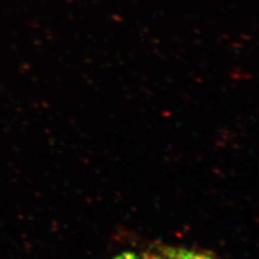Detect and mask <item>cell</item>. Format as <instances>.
I'll list each match as a JSON object with an SVG mask.
<instances>
[{"label": "cell", "instance_id": "obj_1", "mask_svg": "<svg viewBox=\"0 0 259 259\" xmlns=\"http://www.w3.org/2000/svg\"><path fill=\"white\" fill-rule=\"evenodd\" d=\"M165 259H212L203 254H198L189 250H168L165 253Z\"/></svg>", "mask_w": 259, "mask_h": 259}, {"label": "cell", "instance_id": "obj_2", "mask_svg": "<svg viewBox=\"0 0 259 259\" xmlns=\"http://www.w3.org/2000/svg\"><path fill=\"white\" fill-rule=\"evenodd\" d=\"M116 259H165L164 256H158L155 254H135V253H125Z\"/></svg>", "mask_w": 259, "mask_h": 259}]
</instances>
